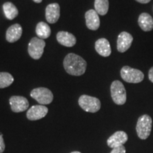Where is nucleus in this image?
Listing matches in <instances>:
<instances>
[{"instance_id":"obj_6","label":"nucleus","mask_w":153,"mask_h":153,"mask_svg":"<svg viewBox=\"0 0 153 153\" xmlns=\"http://www.w3.org/2000/svg\"><path fill=\"white\" fill-rule=\"evenodd\" d=\"M30 97L41 105L49 104L53 100L52 91L45 87H38L33 89L30 92Z\"/></svg>"},{"instance_id":"obj_25","label":"nucleus","mask_w":153,"mask_h":153,"mask_svg":"<svg viewBox=\"0 0 153 153\" xmlns=\"http://www.w3.org/2000/svg\"><path fill=\"white\" fill-rule=\"evenodd\" d=\"M135 1H137V2L141 3V4H147L150 2L151 0H135Z\"/></svg>"},{"instance_id":"obj_18","label":"nucleus","mask_w":153,"mask_h":153,"mask_svg":"<svg viewBox=\"0 0 153 153\" xmlns=\"http://www.w3.org/2000/svg\"><path fill=\"white\" fill-rule=\"evenodd\" d=\"M36 33L38 38L43 40L49 38L51 33V30L48 24L43 22H41L36 26Z\"/></svg>"},{"instance_id":"obj_21","label":"nucleus","mask_w":153,"mask_h":153,"mask_svg":"<svg viewBox=\"0 0 153 153\" xmlns=\"http://www.w3.org/2000/svg\"><path fill=\"white\" fill-rule=\"evenodd\" d=\"M14 82V77L9 72H0V89L8 87Z\"/></svg>"},{"instance_id":"obj_16","label":"nucleus","mask_w":153,"mask_h":153,"mask_svg":"<svg viewBox=\"0 0 153 153\" xmlns=\"http://www.w3.org/2000/svg\"><path fill=\"white\" fill-rule=\"evenodd\" d=\"M96 51L101 56L108 57L111 53V48L109 42L106 38H99L95 43Z\"/></svg>"},{"instance_id":"obj_24","label":"nucleus","mask_w":153,"mask_h":153,"mask_svg":"<svg viewBox=\"0 0 153 153\" xmlns=\"http://www.w3.org/2000/svg\"><path fill=\"white\" fill-rule=\"evenodd\" d=\"M148 78L150 81L153 83V67L150 69L148 72Z\"/></svg>"},{"instance_id":"obj_1","label":"nucleus","mask_w":153,"mask_h":153,"mask_svg":"<svg viewBox=\"0 0 153 153\" xmlns=\"http://www.w3.org/2000/svg\"><path fill=\"white\" fill-rule=\"evenodd\" d=\"M87 65V62L81 56L74 53H69L63 61L65 71L69 74L74 76H80L85 74Z\"/></svg>"},{"instance_id":"obj_13","label":"nucleus","mask_w":153,"mask_h":153,"mask_svg":"<svg viewBox=\"0 0 153 153\" xmlns=\"http://www.w3.org/2000/svg\"><path fill=\"white\" fill-rule=\"evenodd\" d=\"M86 26L89 29L97 30L100 26V19L99 14L94 9H90L85 14Z\"/></svg>"},{"instance_id":"obj_15","label":"nucleus","mask_w":153,"mask_h":153,"mask_svg":"<svg viewBox=\"0 0 153 153\" xmlns=\"http://www.w3.org/2000/svg\"><path fill=\"white\" fill-rule=\"evenodd\" d=\"M57 41L60 45L66 47H72L76 43V39L73 34L67 31H60L57 33Z\"/></svg>"},{"instance_id":"obj_9","label":"nucleus","mask_w":153,"mask_h":153,"mask_svg":"<svg viewBox=\"0 0 153 153\" xmlns=\"http://www.w3.org/2000/svg\"><path fill=\"white\" fill-rule=\"evenodd\" d=\"M48 112V108L44 105H35L30 107L26 113V117L30 120H37L43 118Z\"/></svg>"},{"instance_id":"obj_4","label":"nucleus","mask_w":153,"mask_h":153,"mask_svg":"<svg viewBox=\"0 0 153 153\" xmlns=\"http://www.w3.org/2000/svg\"><path fill=\"white\" fill-rule=\"evenodd\" d=\"M111 95L114 102L117 105H123L126 101V90L121 82L116 80L111 85Z\"/></svg>"},{"instance_id":"obj_5","label":"nucleus","mask_w":153,"mask_h":153,"mask_svg":"<svg viewBox=\"0 0 153 153\" xmlns=\"http://www.w3.org/2000/svg\"><path fill=\"white\" fill-rule=\"evenodd\" d=\"M78 103L82 109L87 112L96 113L101 108L100 100L91 96L82 95L79 97Z\"/></svg>"},{"instance_id":"obj_19","label":"nucleus","mask_w":153,"mask_h":153,"mask_svg":"<svg viewBox=\"0 0 153 153\" xmlns=\"http://www.w3.org/2000/svg\"><path fill=\"white\" fill-rule=\"evenodd\" d=\"M3 10L6 17L9 20L14 19L19 14V11L16 7L11 2H5L4 4Z\"/></svg>"},{"instance_id":"obj_8","label":"nucleus","mask_w":153,"mask_h":153,"mask_svg":"<svg viewBox=\"0 0 153 153\" xmlns=\"http://www.w3.org/2000/svg\"><path fill=\"white\" fill-rule=\"evenodd\" d=\"M11 111L14 113L25 111L29 106L27 99L22 96H13L9 99Z\"/></svg>"},{"instance_id":"obj_10","label":"nucleus","mask_w":153,"mask_h":153,"mask_svg":"<svg viewBox=\"0 0 153 153\" xmlns=\"http://www.w3.org/2000/svg\"><path fill=\"white\" fill-rule=\"evenodd\" d=\"M133 41L131 34L126 31L121 32L118 36L117 50L120 53H125L131 48Z\"/></svg>"},{"instance_id":"obj_3","label":"nucleus","mask_w":153,"mask_h":153,"mask_svg":"<svg viewBox=\"0 0 153 153\" xmlns=\"http://www.w3.org/2000/svg\"><path fill=\"white\" fill-rule=\"evenodd\" d=\"M120 76L122 79L128 83L137 84L144 79V74L143 72L129 66H124L122 68Z\"/></svg>"},{"instance_id":"obj_27","label":"nucleus","mask_w":153,"mask_h":153,"mask_svg":"<svg viewBox=\"0 0 153 153\" xmlns=\"http://www.w3.org/2000/svg\"><path fill=\"white\" fill-rule=\"evenodd\" d=\"M70 153H81L80 152H78V151H74V152H72Z\"/></svg>"},{"instance_id":"obj_7","label":"nucleus","mask_w":153,"mask_h":153,"mask_svg":"<svg viewBox=\"0 0 153 153\" xmlns=\"http://www.w3.org/2000/svg\"><path fill=\"white\" fill-rule=\"evenodd\" d=\"M45 42L39 38H32L28 46V53L34 60H38L42 57L44 52Z\"/></svg>"},{"instance_id":"obj_17","label":"nucleus","mask_w":153,"mask_h":153,"mask_svg":"<svg viewBox=\"0 0 153 153\" xmlns=\"http://www.w3.org/2000/svg\"><path fill=\"white\" fill-rule=\"evenodd\" d=\"M138 25L143 31H150L153 29V18L148 13H142L139 16Z\"/></svg>"},{"instance_id":"obj_12","label":"nucleus","mask_w":153,"mask_h":153,"mask_svg":"<svg viewBox=\"0 0 153 153\" xmlns=\"http://www.w3.org/2000/svg\"><path fill=\"white\" fill-rule=\"evenodd\" d=\"M60 16V8L57 3L50 4L45 9V19L50 24H55Z\"/></svg>"},{"instance_id":"obj_14","label":"nucleus","mask_w":153,"mask_h":153,"mask_svg":"<svg viewBox=\"0 0 153 153\" xmlns=\"http://www.w3.org/2000/svg\"><path fill=\"white\" fill-rule=\"evenodd\" d=\"M22 35V27L20 24H15L9 26L6 33V39L9 43H14L20 39Z\"/></svg>"},{"instance_id":"obj_2","label":"nucleus","mask_w":153,"mask_h":153,"mask_svg":"<svg viewBox=\"0 0 153 153\" xmlns=\"http://www.w3.org/2000/svg\"><path fill=\"white\" fill-rule=\"evenodd\" d=\"M152 120L149 115L145 114L138 118L136 125V132L140 139L145 140L150 136L152 131Z\"/></svg>"},{"instance_id":"obj_11","label":"nucleus","mask_w":153,"mask_h":153,"mask_svg":"<svg viewBox=\"0 0 153 153\" xmlns=\"http://www.w3.org/2000/svg\"><path fill=\"white\" fill-rule=\"evenodd\" d=\"M128 135L124 131H117L113 134L107 140V145L109 148L114 149L123 145L128 140Z\"/></svg>"},{"instance_id":"obj_20","label":"nucleus","mask_w":153,"mask_h":153,"mask_svg":"<svg viewBox=\"0 0 153 153\" xmlns=\"http://www.w3.org/2000/svg\"><path fill=\"white\" fill-rule=\"evenodd\" d=\"M109 7L108 0H95L94 1V10L97 14L101 16H104L107 14Z\"/></svg>"},{"instance_id":"obj_23","label":"nucleus","mask_w":153,"mask_h":153,"mask_svg":"<svg viewBox=\"0 0 153 153\" xmlns=\"http://www.w3.org/2000/svg\"><path fill=\"white\" fill-rule=\"evenodd\" d=\"M5 150V144L2 135L0 134V153H2Z\"/></svg>"},{"instance_id":"obj_26","label":"nucleus","mask_w":153,"mask_h":153,"mask_svg":"<svg viewBox=\"0 0 153 153\" xmlns=\"http://www.w3.org/2000/svg\"><path fill=\"white\" fill-rule=\"evenodd\" d=\"M33 1L36 3H41L42 1V0H33Z\"/></svg>"},{"instance_id":"obj_22","label":"nucleus","mask_w":153,"mask_h":153,"mask_svg":"<svg viewBox=\"0 0 153 153\" xmlns=\"http://www.w3.org/2000/svg\"><path fill=\"white\" fill-rule=\"evenodd\" d=\"M110 153H126V148L123 145L112 149Z\"/></svg>"}]
</instances>
